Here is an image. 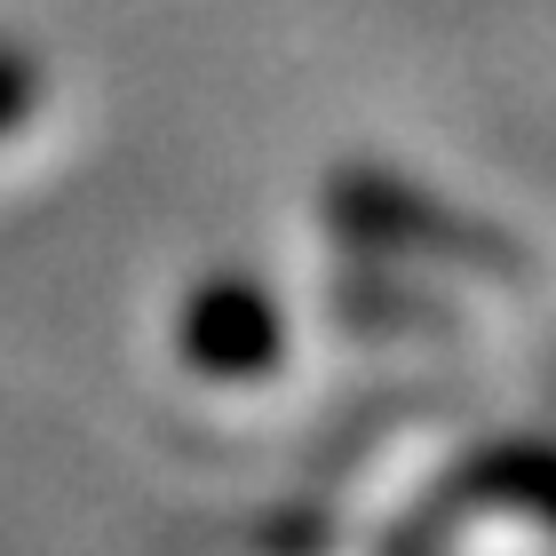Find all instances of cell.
Instances as JSON below:
<instances>
[{
    "instance_id": "obj_1",
    "label": "cell",
    "mask_w": 556,
    "mask_h": 556,
    "mask_svg": "<svg viewBox=\"0 0 556 556\" xmlns=\"http://www.w3.org/2000/svg\"><path fill=\"white\" fill-rule=\"evenodd\" d=\"M184 342H191L199 366L247 374V366H263L270 350H278V318L247 287H207V294L191 302V318H184Z\"/></svg>"
},
{
    "instance_id": "obj_2",
    "label": "cell",
    "mask_w": 556,
    "mask_h": 556,
    "mask_svg": "<svg viewBox=\"0 0 556 556\" xmlns=\"http://www.w3.org/2000/svg\"><path fill=\"white\" fill-rule=\"evenodd\" d=\"M40 104V56L16 40H0V136H16Z\"/></svg>"
}]
</instances>
